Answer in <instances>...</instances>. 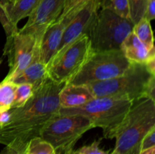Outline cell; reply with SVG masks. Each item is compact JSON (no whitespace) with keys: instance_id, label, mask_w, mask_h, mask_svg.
Here are the masks:
<instances>
[{"instance_id":"603a6c76","label":"cell","mask_w":155,"mask_h":154,"mask_svg":"<svg viewBox=\"0 0 155 154\" xmlns=\"http://www.w3.org/2000/svg\"><path fill=\"white\" fill-rule=\"evenodd\" d=\"M147 2L148 0H128L130 19L134 24L143 18Z\"/></svg>"},{"instance_id":"d6986e66","label":"cell","mask_w":155,"mask_h":154,"mask_svg":"<svg viewBox=\"0 0 155 154\" xmlns=\"http://www.w3.org/2000/svg\"><path fill=\"white\" fill-rule=\"evenodd\" d=\"M25 154H57V152L48 142L42 137H36L28 142Z\"/></svg>"},{"instance_id":"9a60e30c","label":"cell","mask_w":155,"mask_h":154,"mask_svg":"<svg viewBox=\"0 0 155 154\" xmlns=\"http://www.w3.org/2000/svg\"><path fill=\"white\" fill-rule=\"evenodd\" d=\"M120 51L130 63H145L150 57H155L154 48L148 50L133 32L122 42Z\"/></svg>"},{"instance_id":"8992f818","label":"cell","mask_w":155,"mask_h":154,"mask_svg":"<svg viewBox=\"0 0 155 154\" xmlns=\"http://www.w3.org/2000/svg\"><path fill=\"white\" fill-rule=\"evenodd\" d=\"M94 128L93 122L86 116L58 114L47 122L39 137L48 142L57 154H63L74 149L82 136Z\"/></svg>"},{"instance_id":"d4e9b609","label":"cell","mask_w":155,"mask_h":154,"mask_svg":"<svg viewBox=\"0 0 155 154\" xmlns=\"http://www.w3.org/2000/svg\"><path fill=\"white\" fill-rule=\"evenodd\" d=\"M101 139L94 140L91 144L86 145L74 151V154H110L99 147Z\"/></svg>"},{"instance_id":"44dd1931","label":"cell","mask_w":155,"mask_h":154,"mask_svg":"<svg viewBox=\"0 0 155 154\" xmlns=\"http://www.w3.org/2000/svg\"><path fill=\"white\" fill-rule=\"evenodd\" d=\"M88 1L89 0H67L63 11L58 20H63L65 22L68 23ZM98 2L101 5V8L104 0H98Z\"/></svg>"},{"instance_id":"7a4b0ae2","label":"cell","mask_w":155,"mask_h":154,"mask_svg":"<svg viewBox=\"0 0 155 154\" xmlns=\"http://www.w3.org/2000/svg\"><path fill=\"white\" fill-rule=\"evenodd\" d=\"M155 128V101L143 98L134 101L115 134L110 154H139L145 136Z\"/></svg>"},{"instance_id":"d6a6232c","label":"cell","mask_w":155,"mask_h":154,"mask_svg":"<svg viewBox=\"0 0 155 154\" xmlns=\"http://www.w3.org/2000/svg\"><path fill=\"white\" fill-rule=\"evenodd\" d=\"M0 154H8V147L5 146V147L1 151Z\"/></svg>"},{"instance_id":"cb8c5ba5","label":"cell","mask_w":155,"mask_h":154,"mask_svg":"<svg viewBox=\"0 0 155 154\" xmlns=\"http://www.w3.org/2000/svg\"><path fill=\"white\" fill-rule=\"evenodd\" d=\"M10 3L9 0H0V23L4 28L5 32L6 33V36H11L13 33H17L19 29L15 27L9 22L8 18L6 8L8 4Z\"/></svg>"},{"instance_id":"f1b7e54d","label":"cell","mask_w":155,"mask_h":154,"mask_svg":"<svg viewBox=\"0 0 155 154\" xmlns=\"http://www.w3.org/2000/svg\"><path fill=\"white\" fill-rule=\"evenodd\" d=\"M14 110H15V108H12L7 111L0 112V128H2L4 125H5L9 122Z\"/></svg>"},{"instance_id":"7402d4cb","label":"cell","mask_w":155,"mask_h":154,"mask_svg":"<svg viewBox=\"0 0 155 154\" xmlns=\"http://www.w3.org/2000/svg\"><path fill=\"white\" fill-rule=\"evenodd\" d=\"M101 8L108 9L119 16L130 19L128 0H104Z\"/></svg>"},{"instance_id":"3957f363","label":"cell","mask_w":155,"mask_h":154,"mask_svg":"<svg viewBox=\"0 0 155 154\" xmlns=\"http://www.w3.org/2000/svg\"><path fill=\"white\" fill-rule=\"evenodd\" d=\"M133 102L115 97L94 98L77 108H60V115H80L92 120L95 128H101L104 137L114 138L117 131Z\"/></svg>"},{"instance_id":"f546056e","label":"cell","mask_w":155,"mask_h":154,"mask_svg":"<svg viewBox=\"0 0 155 154\" xmlns=\"http://www.w3.org/2000/svg\"><path fill=\"white\" fill-rule=\"evenodd\" d=\"M145 66L148 70L151 72L152 75H155V57H151L148 59L145 63Z\"/></svg>"},{"instance_id":"9c48e42d","label":"cell","mask_w":155,"mask_h":154,"mask_svg":"<svg viewBox=\"0 0 155 154\" xmlns=\"http://www.w3.org/2000/svg\"><path fill=\"white\" fill-rule=\"evenodd\" d=\"M39 42L33 35L19 30L7 36L3 54L8 57L9 71L5 80L12 81L30 64Z\"/></svg>"},{"instance_id":"e0dca14e","label":"cell","mask_w":155,"mask_h":154,"mask_svg":"<svg viewBox=\"0 0 155 154\" xmlns=\"http://www.w3.org/2000/svg\"><path fill=\"white\" fill-rule=\"evenodd\" d=\"M133 33L138 37V39L145 45L148 50L154 48V36L151 22L145 18H142L137 24L134 25Z\"/></svg>"},{"instance_id":"8fae6325","label":"cell","mask_w":155,"mask_h":154,"mask_svg":"<svg viewBox=\"0 0 155 154\" xmlns=\"http://www.w3.org/2000/svg\"><path fill=\"white\" fill-rule=\"evenodd\" d=\"M67 0H40L34 11L19 32L36 36L40 40L45 29L55 22L63 11Z\"/></svg>"},{"instance_id":"484cf974","label":"cell","mask_w":155,"mask_h":154,"mask_svg":"<svg viewBox=\"0 0 155 154\" xmlns=\"http://www.w3.org/2000/svg\"><path fill=\"white\" fill-rule=\"evenodd\" d=\"M155 146V128L151 129L142 140L140 151L145 150Z\"/></svg>"},{"instance_id":"836d02e7","label":"cell","mask_w":155,"mask_h":154,"mask_svg":"<svg viewBox=\"0 0 155 154\" xmlns=\"http://www.w3.org/2000/svg\"><path fill=\"white\" fill-rule=\"evenodd\" d=\"M74 151H75V150L73 149H71V150L68 151V152H64V153H63V154H74Z\"/></svg>"},{"instance_id":"ac0fdd59","label":"cell","mask_w":155,"mask_h":154,"mask_svg":"<svg viewBox=\"0 0 155 154\" xmlns=\"http://www.w3.org/2000/svg\"><path fill=\"white\" fill-rule=\"evenodd\" d=\"M17 85L10 80H3L0 82V112L12 108L15 91Z\"/></svg>"},{"instance_id":"ffe728a7","label":"cell","mask_w":155,"mask_h":154,"mask_svg":"<svg viewBox=\"0 0 155 154\" xmlns=\"http://www.w3.org/2000/svg\"><path fill=\"white\" fill-rule=\"evenodd\" d=\"M33 93L34 89L32 85L27 83L17 85L12 108L17 109L23 107L32 98Z\"/></svg>"},{"instance_id":"4316f807","label":"cell","mask_w":155,"mask_h":154,"mask_svg":"<svg viewBox=\"0 0 155 154\" xmlns=\"http://www.w3.org/2000/svg\"><path fill=\"white\" fill-rule=\"evenodd\" d=\"M151 22L155 18V0H148L145 8V15L143 17Z\"/></svg>"},{"instance_id":"83f0119b","label":"cell","mask_w":155,"mask_h":154,"mask_svg":"<svg viewBox=\"0 0 155 154\" xmlns=\"http://www.w3.org/2000/svg\"><path fill=\"white\" fill-rule=\"evenodd\" d=\"M146 98L155 101V75L151 77L147 86Z\"/></svg>"},{"instance_id":"ba28073f","label":"cell","mask_w":155,"mask_h":154,"mask_svg":"<svg viewBox=\"0 0 155 154\" xmlns=\"http://www.w3.org/2000/svg\"><path fill=\"white\" fill-rule=\"evenodd\" d=\"M92 52L89 36H81L52 59L47 66L48 78L58 84H68L81 69Z\"/></svg>"},{"instance_id":"1f68e13d","label":"cell","mask_w":155,"mask_h":154,"mask_svg":"<svg viewBox=\"0 0 155 154\" xmlns=\"http://www.w3.org/2000/svg\"><path fill=\"white\" fill-rule=\"evenodd\" d=\"M8 154H25V152H23V151H19V150H17V149L8 148Z\"/></svg>"},{"instance_id":"d590c367","label":"cell","mask_w":155,"mask_h":154,"mask_svg":"<svg viewBox=\"0 0 155 154\" xmlns=\"http://www.w3.org/2000/svg\"><path fill=\"white\" fill-rule=\"evenodd\" d=\"M1 62H2V60H1V59H0V63H1Z\"/></svg>"},{"instance_id":"30bf717a","label":"cell","mask_w":155,"mask_h":154,"mask_svg":"<svg viewBox=\"0 0 155 154\" xmlns=\"http://www.w3.org/2000/svg\"><path fill=\"white\" fill-rule=\"evenodd\" d=\"M100 9L101 5L98 0H89L70 20L62 35L61 41L56 54L53 58L62 54L68 46L79 38L89 35L91 27Z\"/></svg>"},{"instance_id":"4dcf8cb0","label":"cell","mask_w":155,"mask_h":154,"mask_svg":"<svg viewBox=\"0 0 155 154\" xmlns=\"http://www.w3.org/2000/svg\"><path fill=\"white\" fill-rule=\"evenodd\" d=\"M139 154H155V146L150 148V149H145V150L140 151Z\"/></svg>"},{"instance_id":"4fadbf2b","label":"cell","mask_w":155,"mask_h":154,"mask_svg":"<svg viewBox=\"0 0 155 154\" xmlns=\"http://www.w3.org/2000/svg\"><path fill=\"white\" fill-rule=\"evenodd\" d=\"M48 79L47 67L39 59V45L36 48L34 56L30 64L15 77L12 82L15 84L27 83L33 85L34 91Z\"/></svg>"},{"instance_id":"2e32d148","label":"cell","mask_w":155,"mask_h":154,"mask_svg":"<svg viewBox=\"0 0 155 154\" xmlns=\"http://www.w3.org/2000/svg\"><path fill=\"white\" fill-rule=\"evenodd\" d=\"M40 0H18L14 4L9 3L6 8L8 21L14 27H18L21 20L30 17L39 5Z\"/></svg>"},{"instance_id":"5bb4252c","label":"cell","mask_w":155,"mask_h":154,"mask_svg":"<svg viewBox=\"0 0 155 154\" xmlns=\"http://www.w3.org/2000/svg\"><path fill=\"white\" fill-rule=\"evenodd\" d=\"M94 98L87 85L65 84L58 95L61 108H77Z\"/></svg>"},{"instance_id":"e575fe53","label":"cell","mask_w":155,"mask_h":154,"mask_svg":"<svg viewBox=\"0 0 155 154\" xmlns=\"http://www.w3.org/2000/svg\"><path fill=\"white\" fill-rule=\"evenodd\" d=\"M17 1H18V0H9V2H10L11 4H14V3L16 2Z\"/></svg>"},{"instance_id":"277c9868","label":"cell","mask_w":155,"mask_h":154,"mask_svg":"<svg viewBox=\"0 0 155 154\" xmlns=\"http://www.w3.org/2000/svg\"><path fill=\"white\" fill-rule=\"evenodd\" d=\"M152 75L145 63H131L122 75L86 85L94 98L115 97L132 102L146 98V89Z\"/></svg>"},{"instance_id":"7c38bea8","label":"cell","mask_w":155,"mask_h":154,"mask_svg":"<svg viewBox=\"0 0 155 154\" xmlns=\"http://www.w3.org/2000/svg\"><path fill=\"white\" fill-rule=\"evenodd\" d=\"M68 23L57 20L45 29L39 42V59L47 66L58 51L64 29Z\"/></svg>"},{"instance_id":"5b68a950","label":"cell","mask_w":155,"mask_h":154,"mask_svg":"<svg viewBox=\"0 0 155 154\" xmlns=\"http://www.w3.org/2000/svg\"><path fill=\"white\" fill-rule=\"evenodd\" d=\"M135 24L130 19L101 8L91 27L89 39L94 52L120 50L122 42L133 32Z\"/></svg>"},{"instance_id":"6da1fadb","label":"cell","mask_w":155,"mask_h":154,"mask_svg":"<svg viewBox=\"0 0 155 154\" xmlns=\"http://www.w3.org/2000/svg\"><path fill=\"white\" fill-rule=\"evenodd\" d=\"M64 85L47 79L23 107L14 110L9 122L0 128V144L25 152L28 142L39 137L47 122L58 114V95Z\"/></svg>"},{"instance_id":"52a82bcc","label":"cell","mask_w":155,"mask_h":154,"mask_svg":"<svg viewBox=\"0 0 155 154\" xmlns=\"http://www.w3.org/2000/svg\"><path fill=\"white\" fill-rule=\"evenodd\" d=\"M130 63L120 50L92 51L80 71L68 84L89 85L124 74Z\"/></svg>"}]
</instances>
